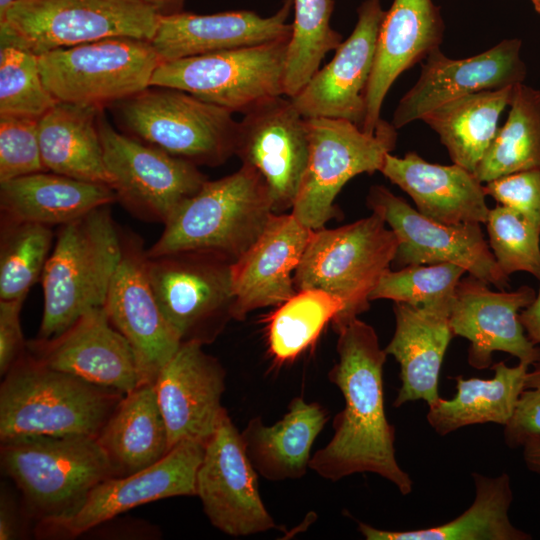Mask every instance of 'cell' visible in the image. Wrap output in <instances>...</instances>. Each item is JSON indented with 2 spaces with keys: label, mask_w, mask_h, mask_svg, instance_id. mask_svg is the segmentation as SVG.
Listing matches in <instances>:
<instances>
[{
  "label": "cell",
  "mask_w": 540,
  "mask_h": 540,
  "mask_svg": "<svg viewBox=\"0 0 540 540\" xmlns=\"http://www.w3.org/2000/svg\"><path fill=\"white\" fill-rule=\"evenodd\" d=\"M338 361L328 373L341 391L344 408L334 418V434L311 456L309 468L338 481L355 473H374L408 495L413 481L395 455V429L384 406L383 368L387 358L375 329L358 317L334 329Z\"/></svg>",
  "instance_id": "1"
},
{
  "label": "cell",
  "mask_w": 540,
  "mask_h": 540,
  "mask_svg": "<svg viewBox=\"0 0 540 540\" xmlns=\"http://www.w3.org/2000/svg\"><path fill=\"white\" fill-rule=\"evenodd\" d=\"M0 388V440L30 435L91 436L125 394L38 362L27 350Z\"/></svg>",
  "instance_id": "2"
},
{
  "label": "cell",
  "mask_w": 540,
  "mask_h": 540,
  "mask_svg": "<svg viewBox=\"0 0 540 540\" xmlns=\"http://www.w3.org/2000/svg\"><path fill=\"white\" fill-rule=\"evenodd\" d=\"M110 205L59 227L41 281L43 316L37 338L55 337L85 312L104 306L122 253Z\"/></svg>",
  "instance_id": "3"
},
{
  "label": "cell",
  "mask_w": 540,
  "mask_h": 540,
  "mask_svg": "<svg viewBox=\"0 0 540 540\" xmlns=\"http://www.w3.org/2000/svg\"><path fill=\"white\" fill-rule=\"evenodd\" d=\"M274 214L262 176L242 164L234 173L207 180L164 224L148 257L200 250L236 261L260 236Z\"/></svg>",
  "instance_id": "4"
},
{
  "label": "cell",
  "mask_w": 540,
  "mask_h": 540,
  "mask_svg": "<svg viewBox=\"0 0 540 540\" xmlns=\"http://www.w3.org/2000/svg\"><path fill=\"white\" fill-rule=\"evenodd\" d=\"M0 459L38 524L70 518L94 487L112 477L103 450L91 436L12 438L1 441Z\"/></svg>",
  "instance_id": "5"
},
{
  "label": "cell",
  "mask_w": 540,
  "mask_h": 540,
  "mask_svg": "<svg viewBox=\"0 0 540 540\" xmlns=\"http://www.w3.org/2000/svg\"><path fill=\"white\" fill-rule=\"evenodd\" d=\"M384 219L368 217L338 228L312 230L296 268V290L321 289L339 297L344 310L332 320L333 329L370 307V295L390 269L399 240Z\"/></svg>",
  "instance_id": "6"
},
{
  "label": "cell",
  "mask_w": 540,
  "mask_h": 540,
  "mask_svg": "<svg viewBox=\"0 0 540 540\" xmlns=\"http://www.w3.org/2000/svg\"><path fill=\"white\" fill-rule=\"evenodd\" d=\"M110 108L123 133L197 166L235 155L233 113L183 90L149 86Z\"/></svg>",
  "instance_id": "7"
},
{
  "label": "cell",
  "mask_w": 540,
  "mask_h": 540,
  "mask_svg": "<svg viewBox=\"0 0 540 540\" xmlns=\"http://www.w3.org/2000/svg\"><path fill=\"white\" fill-rule=\"evenodd\" d=\"M158 19L142 0H19L0 21V47L38 56L112 37L151 41Z\"/></svg>",
  "instance_id": "8"
},
{
  "label": "cell",
  "mask_w": 540,
  "mask_h": 540,
  "mask_svg": "<svg viewBox=\"0 0 540 540\" xmlns=\"http://www.w3.org/2000/svg\"><path fill=\"white\" fill-rule=\"evenodd\" d=\"M309 133L307 167L292 214L311 230L340 217L335 199L353 177L380 172L385 156L397 142V129L381 119L373 133L353 122L335 118H306Z\"/></svg>",
  "instance_id": "9"
},
{
  "label": "cell",
  "mask_w": 540,
  "mask_h": 540,
  "mask_svg": "<svg viewBox=\"0 0 540 540\" xmlns=\"http://www.w3.org/2000/svg\"><path fill=\"white\" fill-rule=\"evenodd\" d=\"M44 85L59 102L104 109L150 86L161 62L148 40L112 37L38 55Z\"/></svg>",
  "instance_id": "10"
},
{
  "label": "cell",
  "mask_w": 540,
  "mask_h": 540,
  "mask_svg": "<svg viewBox=\"0 0 540 540\" xmlns=\"http://www.w3.org/2000/svg\"><path fill=\"white\" fill-rule=\"evenodd\" d=\"M233 262L200 250L147 256L157 303L182 343L210 344L233 319Z\"/></svg>",
  "instance_id": "11"
},
{
  "label": "cell",
  "mask_w": 540,
  "mask_h": 540,
  "mask_svg": "<svg viewBox=\"0 0 540 540\" xmlns=\"http://www.w3.org/2000/svg\"><path fill=\"white\" fill-rule=\"evenodd\" d=\"M290 38L160 62L150 86L183 90L232 113L284 95Z\"/></svg>",
  "instance_id": "12"
},
{
  "label": "cell",
  "mask_w": 540,
  "mask_h": 540,
  "mask_svg": "<svg viewBox=\"0 0 540 540\" xmlns=\"http://www.w3.org/2000/svg\"><path fill=\"white\" fill-rule=\"evenodd\" d=\"M98 126L117 201L139 219L166 224L208 180L194 163L117 131L103 110Z\"/></svg>",
  "instance_id": "13"
},
{
  "label": "cell",
  "mask_w": 540,
  "mask_h": 540,
  "mask_svg": "<svg viewBox=\"0 0 540 540\" xmlns=\"http://www.w3.org/2000/svg\"><path fill=\"white\" fill-rule=\"evenodd\" d=\"M366 204L398 237L394 267L451 263L499 290L509 286V276L496 262L479 223L436 222L383 185L370 188Z\"/></svg>",
  "instance_id": "14"
},
{
  "label": "cell",
  "mask_w": 540,
  "mask_h": 540,
  "mask_svg": "<svg viewBox=\"0 0 540 540\" xmlns=\"http://www.w3.org/2000/svg\"><path fill=\"white\" fill-rule=\"evenodd\" d=\"M196 496L210 523L229 536H250L276 527L262 501L258 473L246 453L241 432L227 411L205 444Z\"/></svg>",
  "instance_id": "15"
},
{
  "label": "cell",
  "mask_w": 540,
  "mask_h": 540,
  "mask_svg": "<svg viewBox=\"0 0 540 540\" xmlns=\"http://www.w3.org/2000/svg\"><path fill=\"white\" fill-rule=\"evenodd\" d=\"M238 122L235 155L266 182L274 213L292 209L309 158L306 118L289 97L269 98Z\"/></svg>",
  "instance_id": "16"
},
{
  "label": "cell",
  "mask_w": 540,
  "mask_h": 540,
  "mask_svg": "<svg viewBox=\"0 0 540 540\" xmlns=\"http://www.w3.org/2000/svg\"><path fill=\"white\" fill-rule=\"evenodd\" d=\"M121 243V258L104 308L112 325L134 351L139 384H154L182 342L155 298L147 274V250L141 238L121 230Z\"/></svg>",
  "instance_id": "17"
},
{
  "label": "cell",
  "mask_w": 540,
  "mask_h": 540,
  "mask_svg": "<svg viewBox=\"0 0 540 540\" xmlns=\"http://www.w3.org/2000/svg\"><path fill=\"white\" fill-rule=\"evenodd\" d=\"M204 450L205 445L200 442L183 441L150 467L102 481L73 516L55 523L38 524L37 535L77 537L142 504L176 496H196V477Z\"/></svg>",
  "instance_id": "18"
},
{
  "label": "cell",
  "mask_w": 540,
  "mask_h": 540,
  "mask_svg": "<svg viewBox=\"0 0 540 540\" xmlns=\"http://www.w3.org/2000/svg\"><path fill=\"white\" fill-rule=\"evenodd\" d=\"M521 47V40L512 38L463 59L449 58L440 49L431 52L421 63L418 80L400 99L391 123L399 129L459 97L523 83L527 68Z\"/></svg>",
  "instance_id": "19"
},
{
  "label": "cell",
  "mask_w": 540,
  "mask_h": 540,
  "mask_svg": "<svg viewBox=\"0 0 540 540\" xmlns=\"http://www.w3.org/2000/svg\"><path fill=\"white\" fill-rule=\"evenodd\" d=\"M536 297L535 290L523 285L514 291H493L489 284L469 275L455 290L450 312L454 336L470 342L468 363L483 370L492 364V353H508L533 365L540 359V347L527 337L519 314Z\"/></svg>",
  "instance_id": "20"
},
{
  "label": "cell",
  "mask_w": 540,
  "mask_h": 540,
  "mask_svg": "<svg viewBox=\"0 0 540 540\" xmlns=\"http://www.w3.org/2000/svg\"><path fill=\"white\" fill-rule=\"evenodd\" d=\"M198 342H183L154 383L170 450L183 441L206 444L227 411L221 404L226 372Z\"/></svg>",
  "instance_id": "21"
},
{
  "label": "cell",
  "mask_w": 540,
  "mask_h": 540,
  "mask_svg": "<svg viewBox=\"0 0 540 540\" xmlns=\"http://www.w3.org/2000/svg\"><path fill=\"white\" fill-rule=\"evenodd\" d=\"M384 15L380 0H365L359 5L353 32L335 50L332 60L290 98L302 116L344 119L362 128L365 94Z\"/></svg>",
  "instance_id": "22"
},
{
  "label": "cell",
  "mask_w": 540,
  "mask_h": 540,
  "mask_svg": "<svg viewBox=\"0 0 540 540\" xmlns=\"http://www.w3.org/2000/svg\"><path fill=\"white\" fill-rule=\"evenodd\" d=\"M26 350L49 368L123 394L140 382L134 351L104 306L85 312L55 337L26 342Z\"/></svg>",
  "instance_id": "23"
},
{
  "label": "cell",
  "mask_w": 540,
  "mask_h": 540,
  "mask_svg": "<svg viewBox=\"0 0 540 540\" xmlns=\"http://www.w3.org/2000/svg\"><path fill=\"white\" fill-rule=\"evenodd\" d=\"M312 230L295 216L274 213L256 241L232 264L233 319L277 307L296 292L293 275Z\"/></svg>",
  "instance_id": "24"
},
{
  "label": "cell",
  "mask_w": 540,
  "mask_h": 540,
  "mask_svg": "<svg viewBox=\"0 0 540 540\" xmlns=\"http://www.w3.org/2000/svg\"><path fill=\"white\" fill-rule=\"evenodd\" d=\"M292 9L293 0H283L268 17L250 10L159 15L150 42L164 62L288 39L292 25L287 20Z\"/></svg>",
  "instance_id": "25"
},
{
  "label": "cell",
  "mask_w": 540,
  "mask_h": 540,
  "mask_svg": "<svg viewBox=\"0 0 540 540\" xmlns=\"http://www.w3.org/2000/svg\"><path fill=\"white\" fill-rule=\"evenodd\" d=\"M444 30L440 8L432 0H393L379 29L365 94L363 131H375L382 104L395 80L440 49Z\"/></svg>",
  "instance_id": "26"
},
{
  "label": "cell",
  "mask_w": 540,
  "mask_h": 540,
  "mask_svg": "<svg viewBox=\"0 0 540 540\" xmlns=\"http://www.w3.org/2000/svg\"><path fill=\"white\" fill-rule=\"evenodd\" d=\"M452 301L428 305L394 302L395 331L385 352L400 366L401 386L395 408L418 400L429 407L441 398L440 370L454 336L450 325Z\"/></svg>",
  "instance_id": "27"
},
{
  "label": "cell",
  "mask_w": 540,
  "mask_h": 540,
  "mask_svg": "<svg viewBox=\"0 0 540 540\" xmlns=\"http://www.w3.org/2000/svg\"><path fill=\"white\" fill-rule=\"evenodd\" d=\"M380 172L414 201L417 210L436 222L486 223L489 210L483 183L464 167L430 163L416 152L388 153Z\"/></svg>",
  "instance_id": "28"
},
{
  "label": "cell",
  "mask_w": 540,
  "mask_h": 540,
  "mask_svg": "<svg viewBox=\"0 0 540 540\" xmlns=\"http://www.w3.org/2000/svg\"><path fill=\"white\" fill-rule=\"evenodd\" d=\"M116 201L106 184L50 171L0 182L1 218L9 220L61 226Z\"/></svg>",
  "instance_id": "29"
},
{
  "label": "cell",
  "mask_w": 540,
  "mask_h": 540,
  "mask_svg": "<svg viewBox=\"0 0 540 540\" xmlns=\"http://www.w3.org/2000/svg\"><path fill=\"white\" fill-rule=\"evenodd\" d=\"M112 477L139 472L170 452L155 385L140 383L120 400L98 436Z\"/></svg>",
  "instance_id": "30"
},
{
  "label": "cell",
  "mask_w": 540,
  "mask_h": 540,
  "mask_svg": "<svg viewBox=\"0 0 540 540\" xmlns=\"http://www.w3.org/2000/svg\"><path fill=\"white\" fill-rule=\"evenodd\" d=\"M328 418L324 407L303 397L292 399L286 414L271 426L260 416L251 418L241 436L257 473L270 481L304 476L312 445Z\"/></svg>",
  "instance_id": "31"
},
{
  "label": "cell",
  "mask_w": 540,
  "mask_h": 540,
  "mask_svg": "<svg viewBox=\"0 0 540 540\" xmlns=\"http://www.w3.org/2000/svg\"><path fill=\"white\" fill-rule=\"evenodd\" d=\"M101 110L58 101L39 118V145L47 171L111 187L98 126Z\"/></svg>",
  "instance_id": "32"
},
{
  "label": "cell",
  "mask_w": 540,
  "mask_h": 540,
  "mask_svg": "<svg viewBox=\"0 0 540 540\" xmlns=\"http://www.w3.org/2000/svg\"><path fill=\"white\" fill-rule=\"evenodd\" d=\"M475 498L470 507L455 519L422 529L395 531L358 522L367 540H530L532 536L514 526L509 517L513 501L507 473L489 477L472 473Z\"/></svg>",
  "instance_id": "33"
},
{
  "label": "cell",
  "mask_w": 540,
  "mask_h": 540,
  "mask_svg": "<svg viewBox=\"0 0 540 540\" xmlns=\"http://www.w3.org/2000/svg\"><path fill=\"white\" fill-rule=\"evenodd\" d=\"M529 366L520 361L508 366L501 361L493 365L491 379L455 377V396L429 406L428 424L440 436L476 424L506 426L515 413Z\"/></svg>",
  "instance_id": "34"
},
{
  "label": "cell",
  "mask_w": 540,
  "mask_h": 540,
  "mask_svg": "<svg viewBox=\"0 0 540 540\" xmlns=\"http://www.w3.org/2000/svg\"><path fill=\"white\" fill-rule=\"evenodd\" d=\"M513 86L483 90L451 100L422 117L454 164L475 173L492 143L498 121L509 105Z\"/></svg>",
  "instance_id": "35"
},
{
  "label": "cell",
  "mask_w": 540,
  "mask_h": 540,
  "mask_svg": "<svg viewBox=\"0 0 540 540\" xmlns=\"http://www.w3.org/2000/svg\"><path fill=\"white\" fill-rule=\"evenodd\" d=\"M508 106L505 124L498 128L475 170L482 183L540 169V90L518 83Z\"/></svg>",
  "instance_id": "36"
},
{
  "label": "cell",
  "mask_w": 540,
  "mask_h": 540,
  "mask_svg": "<svg viewBox=\"0 0 540 540\" xmlns=\"http://www.w3.org/2000/svg\"><path fill=\"white\" fill-rule=\"evenodd\" d=\"M333 0H293L294 19L288 42L284 95L294 97L320 69L323 58L342 43L330 25Z\"/></svg>",
  "instance_id": "37"
},
{
  "label": "cell",
  "mask_w": 540,
  "mask_h": 540,
  "mask_svg": "<svg viewBox=\"0 0 540 540\" xmlns=\"http://www.w3.org/2000/svg\"><path fill=\"white\" fill-rule=\"evenodd\" d=\"M344 310L343 301L321 289L298 290L268 321V344L277 361L295 359Z\"/></svg>",
  "instance_id": "38"
},
{
  "label": "cell",
  "mask_w": 540,
  "mask_h": 540,
  "mask_svg": "<svg viewBox=\"0 0 540 540\" xmlns=\"http://www.w3.org/2000/svg\"><path fill=\"white\" fill-rule=\"evenodd\" d=\"M54 238L51 226L1 218L0 300L27 297L41 279Z\"/></svg>",
  "instance_id": "39"
},
{
  "label": "cell",
  "mask_w": 540,
  "mask_h": 540,
  "mask_svg": "<svg viewBox=\"0 0 540 540\" xmlns=\"http://www.w3.org/2000/svg\"><path fill=\"white\" fill-rule=\"evenodd\" d=\"M57 102L43 83L36 54L0 47V116L39 119Z\"/></svg>",
  "instance_id": "40"
},
{
  "label": "cell",
  "mask_w": 540,
  "mask_h": 540,
  "mask_svg": "<svg viewBox=\"0 0 540 540\" xmlns=\"http://www.w3.org/2000/svg\"><path fill=\"white\" fill-rule=\"evenodd\" d=\"M466 271L455 264L410 265L387 270L370 295V300L389 299L411 305L452 301Z\"/></svg>",
  "instance_id": "41"
},
{
  "label": "cell",
  "mask_w": 540,
  "mask_h": 540,
  "mask_svg": "<svg viewBox=\"0 0 540 540\" xmlns=\"http://www.w3.org/2000/svg\"><path fill=\"white\" fill-rule=\"evenodd\" d=\"M485 224L489 247L501 270L508 276L527 272L540 280V231L501 204L489 210Z\"/></svg>",
  "instance_id": "42"
},
{
  "label": "cell",
  "mask_w": 540,
  "mask_h": 540,
  "mask_svg": "<svg viewBox=\"0 0 540 540\" xmlns=\"http://www.w3.org/2000/svg\"><path fill=\"white\" fill-rule=\"evenodd\" d=\"M38 121L0 116V182L47 171L41 158Z\"/></svg>",
  "instance_id": "43"
},
{
  "label": "cell",
  "mask_w": 540,
  "mask_h": 540,
  "mask_svg": "<svg viewBox=\"0 0 540 540\" xmlns=\"http://www.w3.org/2000/svg\"><path fill=\"white\" fill-rule=\"evenodd\" d=\"M484 191L512 208L540 231V169L522 171L485 183Z\"/></svg>",
  "instance_id": "44"
},
{
  "label": "cell",
  "mask_w": 540,
  "mask_h": 540,
  "mask_svg": "<svg viewBox=\"0 0 540 540\" xmlns=\"http://www.w3.org/2000/svg\"><path fill=\"white\" fill-rule=\"evenodd\" d=\"M540 434V359L528 371L524 388L518 400L515 413L504 426L503 436L506 445L522 448L532 437Z\"/></svg>",
  "instance_id": "45"
},
{
  "label": "cell",
  "mask_w": 540,
  "mask_h": 540,
  "mask_svg": "<svg viewBox=\"0 0 540 540\" xmlns=\"http://www.w3.org/2000/svg\"><path fill=\"white\" fill-rule=\"evenodd\" d=\"M25 298L0 300V373L5 375L26 350L20 314Z\"/></svg>",
  "instance_id": "46"
},
{
  "label": "cell",
  "mask_w": 540,
  "mask_h": 540,
  "mask_svg": "<svg viewBox=\"0 0 540 540\" xmlns=\"http://www.w3.org/2000/svg\"><path fill=\"white\" fill-rule=\"evenodd\" d=\"M22 524L13 499L2 492L0 501V539H18L22 534Z\"/></svg>",
  "instance_id": "47"
},
{
  "label": "cell",
  "mask_w": 540,
  "mask_h": 540,
  "mask_svg": "<svg viewBox=\"0 0 540 540\" xmlns=\"http://www.w3.org/2000/svg\"><path fill=\"white\" fill-rule=\"evenodd\" d=\"M519 319L530 341L540 344V289L533 302L521 310Z\"/></svg>",
  "instance_id": "48"
},
{
  "label": "cell",
  "mask_w": 540,
  "mask_h": 540,
  "mask_svg": "<svg viewBox=\"0 0 540 540\" xmlns=\"http://www.w3.org/2000/svg\"><path fill=\"white\" fill-rule=\"evenodd\" d=\"M523 460L526 467L540 475V434L530 438L523 446Z\"/></svg>",
  "instance_id": "49"
},
{
  "label": "cell",
  "mask_w": 540,
  "mask_h": 540,
  "mask_svg": "<svg viewBox=\"0 0 540 540\" xmlns=\"http://www.w3.org/2000/svg\"><path fill=\"white\" fill-rule=\"evenodd\" d=\"M152 7L159 15H169L181 12L185 0H142Z\"/></svg>",
  "instance_id": "50"
},
{
  "label": "cell",
  "mask_w": 540,
  "mask_h": 540,
  "mask_svg": "<svg viewBox=\"0 0 540 540\" xmlns=\"http://www.w3.org/2000/svg\"><path fill=\"white\" fill-rule=\"evenodd\" d=\"M19 0H0V21L4 20L11 7Z\"/></svg>",
  "instance_id": "51"
},
{
  "label": "cell",
  "mask_w": 540,
  "mask_h": 540,
  "mask_svg": "<svg viewBox=\"0 0 540 540\" xmlns=\"http://www.w3.org/2000/svg\"><path fill=\"white\" fill-rule=\"evenodd\" d=\"M537 13L540 14V0H530Z\"/></svg>",
  "instance_id": "52"
}]
</instances>
